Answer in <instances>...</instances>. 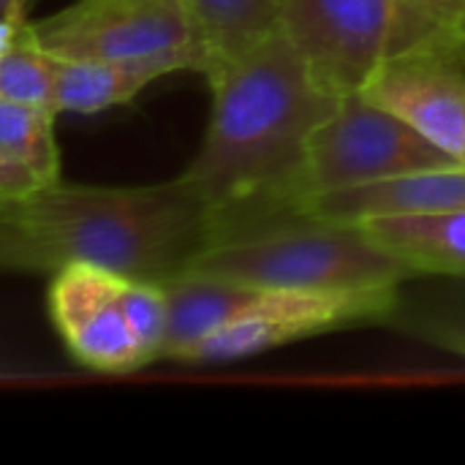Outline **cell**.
Instances as JSON below:
<instances>
[{
  "label": "cell",
  "mask_w": 465,
  "mask_h": 465,
  "mask_svg": "<svg viewBox=\"0 0 465 465\" xmlns=\"http://www.w3.org/2000/svg\"><path fill=\"white\" fill-rule=\"evenodd\" d=\"M207 82L210 123L180 180L210 210L213 245L294 218L308 136L341 98L316 84L281 27Z\"/></svg>",
  "instance_id": "cell-1"
},
{
  "label": "cell",
  "mask_w": 465,
  "mask_h": 465,
  "mask_svg": "<svg viewBox=\"0 0 465 465\" xmlns=\"http://www.w3.org/2000/svg\"><path fill=\"white\" fill-rule=\"evenodd\" d=\"M8 210L41 248L49 272L90 264L125 281L163 283L213 240L210 210L180 177L136 188L57 180Z\"/></svg>",
  "instance_id": "cell-2"
},
{
  "label": "cell",
  "mask_w": 465,
  "mask_h": 465,
  "mask_svg": "<svg viewBox=\"0 0 465 465\" xmlns=\"http://www.w3.org/2000/svg\"><path fill=\"white\" fill-rule=\"evenodd\" d=\"M183 272L223 278L256 292H381L420 275L379 248L360 223L283 218L262 229L218 240L199 251Z\"/></svg>",
  "instance_id": "cell-3"
},
{
  "label": "cell",
  "mask_w": 465,
  "mask_h": 465,
  "mask_svg": "<svg viewBox=\"0 0 465 465\" xmlns=\"http://www.w3.org/2000/svg\"><path fill=\"white\" fill-rule=\"evenodd\" d=\"M278 27L335 98L362 93L390 57L428 46L465 49L460 33L417 19L401 0H281Z\"/></svg>",
  "instance_id": "cell-4"
},
{
  "label": "cell",
  "mask_w": 465,
  "mask_h": 465,
  "mask_svg": "<svg viewBox=\"0 0 465 465\" xmlns=\"http://www.w3.org/2000/svg\"><path fill=\"white\" fill-rule=\"evenodd\" d=\"M452 166L458 163L409 123L362 93H349L308 136L294 213L322 193Z\"/></svg>",
  "instance_id": "cell-5"
},
{
  "label": "cell",
  "mask_w": 465,
  "mask_h": 465,
  "mask_svg": "<svg viewBox=\"0 0 465 465\" xmlns=\"http://www.w3.org/2000/svg\"><path fill=\"white\" fill-rule=\"evenodd\" d=\"M27 25L33 38L57 60H125L193 52L204 60L207 74V54L183 0H76Z\"/></svg>",
  "instance_id": "cell-6"
},
{
  "label": "cell",
  "mask_w": 465,
  "mask_h": 465,
  "mask_svg": "<svg viewBox=\"0 0 465 465\" xmlns=\"http://www.w3.org/2000/svg\"><path fill=\"white\" fill-rule=\"evenodd\" d=\"M401 308V289L381 292H259V297L229 324L204 338L185 362L215 365L256 357L262 351L322 335L330 330L390 322Z\"/></svg>",
  "instance_id": "cell-7"
},
{
  "label": "cell",
  "mask_w": 465,
  "mask_h": 465,
  "mask_svg": "<svg viewBox=\"0 0 465 465\" xmlns=\"http://www.w3.org/2000/svg\"><path fill=\"white\" fill-rule=\"evenodd\" d=\"M362 95L409 123L465 169V49L428 46L390 57Z\"/></svg>",
  "instance_id": "cell-8"
},
{
  "label": "cell",
  "mask_w": 465,
  "mask_h": 465,
  "mask_svg": "<svg viewBox=\"0 0 465 465\" xmlns=\"http://www.w3.org/2000/svg\"><path fill=\"white\" fill-rule=\"evenodd\" d=\"M123 283L125 278L90 264L54 270L49 286L52 322L68 351L93 371L128 373L153 362L123 311Z\"/></svg>",
  "instance_id": "cell-9"
},
{
  "label": "cell",
  "mask_w": 465,
  "mask_h": 465,
  "mask_svg": "<svg viewBox=\"0 0 465 465\" xmlns=\"http://www.w3.org/2000/svg\"><path fill=\"white\" fill-rule=\"evenodd\" d=\"M465 210V169H430L392 180H379L357 188L313 196L297 207L294 215L332 221V223H365L387 215H428Z\"/></svg>",
  "instance_id": "cell-10"
},
{
  "label": "cell",
  "mask_w": 465,
  "mask_h": 465,
  "mask_svg": "<svg viewBox=\"0 0 465 465\" xmlns=\"http://www.w3.org/2000/svg\"><path fill=\"white\" fill-rule=\"evenodd\" d=\"M177 71L204 74V60L193 52H169L125 60H57L52 106L57 114H95L109 106L134 101L150 82Z\"/></svg>",
  "instance_id": "cell-11"
},
{
  "label": "cell",
  "mask_w": 465,
  "mask_h": 465,
  "mask_svg": "<svg viewBox=\"0 0 465 465\" xmlns=\"http://www.w3.org/2000/svg\"><path fill=\"white\" fill-rule=\"evenodd\" d=\"M166 300V330L161 357L180 360L185 357L215 330L234 322L259 292L251 286H240L223 278L180 272L161 283Z\"/></svg>",
  "instance_id": "cell-12"
},
{
  "label": "cell",
  "mask_w": 465,
  "mask_h": 465,
  "mask_svg": "<svg viewBox=\"0 0 465 465\" xmlns=\"http://www.w3.org/2000/svg\"><path fill=\"white\" fill-rule=\"evenodd\" d=\"M387 253L411 264L420 275L465 278V210L428 215H387L360 223Z\"/></svg>",
  "instance_id": "cell-13"
},
{
  "label": "cell",
  "mask_w": 465,
  "mask_h": 465,
  "mask_svg": "<svg viewBox=\"0 0 465 465\" xmlns=\"http://www.w3.org/2000/svg\"><path fill=\"white\" fill-rule=\"evenodd\" d=\"M207 54V74L240 60L278 27L281 0H183Z\"/></svg>",
  "instance_id": "cell-14"
},
{
  "label": "cell",
  "mask_w": 465,
  "mask_h": 465,
  "mask_svg": "<svg viewBox=\"0 0 465 465\" xmlns=\"http://www.w3.org/2000/svg\"><path fill=\"white\" fill-rule=\"evenodd\" d=\"M57 112L0 98V153L25 166L41 185L60 180V150L54 139Z\"/></svg>",
  "instance_id": "cell-15"
},
{
  "label": "cell",
  "mask_w": 465,
  "mask_h": 465,
  "mask_svg": "<svg viewBox=\"0 0 465 465\" xmlns=\"http://www.w3.org/2000/svg\"><path fill=\"white\" fill-rule=\"evenodd\" d=\"M54 65L57 57L33 38L25 22L16 38L0 52V98L54 109Z\"/></svg>",
  "instance_id": "cell-16"
},
{
  "label": "cell",
  "mask_w": 465,
  "mask_h": 465,
  "mask_svg": "<svg viewBox=\"0 0 465 465\" xmlns=\"http://www.w3.org/2000/svg\"><path fill=\"white\" fill-rule=\"evenodd\" d=\"M0 272H49L41 248L8 204L0 207Z\"/></svg>",
  "instance_id": "cell-17"
},
{
  "label": "cell",
  "mask_w": 465,
  "mask_h": 465,
  "mask_svg": "<svg viewBox=\"0 0 465 465\" xmlns=\"http://www.w3.org/2000/svg\"><path fill=\"white\" fill-rule=\"evenodd\" d=\"M406 327L414 335L425 338L428 343L465 357V316H422V313H414V319Z\"/></svg>",
  "instance_id": "cell-18"
},
{
  "label": "cell",
  "mask_w": 465,
  "mask_h": 465,
  "mask_svg": "<svg viewBox=\"0 0 465 465\" xmlns=\"http://www.w3.org/2000/svg\"><path fill=\"white\" fill-rule=\"evenodd\" d=\"M35 188H41V183H38L25 166L8 161V158L0 153V207L25 199V196L33 193Z\"/></svg>",
  "instance_id": "cell-19"
},
{
  "label": "cell",
  "mask_w": 465,
  "mask_h": 465,
  "mask_svg": "<svg viewBox=\"0 0 465 465\" xmlns=\"http://www.w3.org/2000/svg\"><path fill=\"white\" fill-rule=\"evenodd\" d=\"M401 3H403V8H406L409 14H414L417 19H425V22H433V25H441V27H450V30L460 33V27H455V25H450L447 19H441V16L430 8L428 0H401ZM460 35H463V33H460Z\"/></svg>",
  "instance_id": "cell-20"
},
{
  "label": "cell",
  "mask_w": 465,
  "mask_h": 465,
  "mask_svg": "<svg viewBox=\"0 0 465 465\" xmlns=\"http://www.w3.org/2000/svg\"><path fill=\"white\" fill-rule=\"evenodd\" d=\"M428 3H430V8H433L441 19H447L450 25L460 27V14H463L465 0H428ZM460 33H463V27H460Z\"/></svg>",
  "instance_id": "cell-21"
},
{
  "label": "cell",
  "mask_w": 465,
  "mask_h": 465,
  "mask_svg": "<svg viewBox=\"0 0 465 465\" xmlns=\"http://www.w3.org/2000/svg\"><path fill=\"white\" fill-rule=\"evenodd\" d=\"M30 0H0V19L25 22V8Z\"/></svg>",
  "instance_id": "cell-22"
},
{
  "label": "cell",
  "mask_w": 465,
  "mask_h": 465,
  "mask_svg": "<svg viewBox=\"0 0 465 465\" xmlns=\"http://www.w3.org/2000/svg\"><path fill=\"white\" fill-rule=\"evenodd\" d=\"M25 22H11V19H0V52L16 38V33H19V27H22Z\"/></svg>",
  "instance_id": "cell-23"
},
{
  "label": "cell",
  "mask_w": 465,
  "mask_h": 465,
  "mask_svg": "<svg viewBox=\"0 0 465 465\" xmlns=\"http://www.w3.org/2000/svg\"><path fill=\"white\" fill-rule=\"evenodd\" d=\"M460 27H463V41H465V3H463V14H460Z\"/></svg>",
  "instance_id": "cell-24"
}]
</instances>
